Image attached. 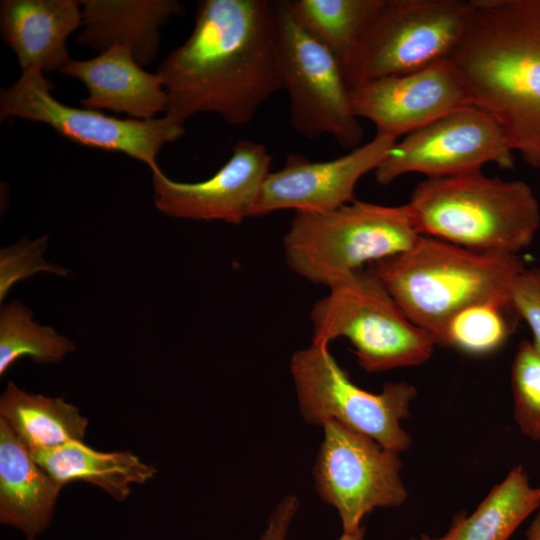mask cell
I'll use <instances>...</instances> for the list:
<instances>
[{"label": "cell", "mask_w": 540, "mask_h": 540, "mask_svg": "<svg viewBox=\"0 0 540 540\" xmlns=\"http://www.w3.org/2000/svg\"><path fill=\"white\" fill-rule=\"evenodd\" d=\"M350 100L357 118L372 122L376 133L397 139L471 105L449 59L411 73L366 81L350 88Z\"/></svg>", "instance_id": "4fadbf2b"}, {"label": "cell", "mask_w": 540, "mask_h": 540, "mask_svg": "<svg viewBox=\"0 0 540 540\" xmlns=\"http://www.w3.org/2000/svg\"><path fill=\"white\" fill-rule=\"evenodd\" d=\"M526 540H540V508L526 530Z\"/></svg>", "instance_id": "f546056e"}, {"label": "cell", "mask_w": 540, "mask_h": 540, "mask_svg": "<svg viewBox=\"0 0 540 540\" xmlns=\"http://www.w3.org/2000/svg\"><path fill=\"white\" fill-rule=\"evenodd\" d=\"M408 318L439 345L449 321L475 303L510 299L519 255L488 253L421 235L403 253L367 266Z\"/></svg>", "instance_id": "3957f363"}, {"label": "cell", "mask_w": 540, "mask_h": 540, "mask_svg": "<svg viewBox=\"0 0 540 540\" xmlns=\"http://www.w3.org/2000/svg\"><path fill=\"white\" fill-rule=\"evenodd\" d=\"M271 162L265 146L241 140L228 161L204 181L178 182L156 169L152 171L155 206L174 218L239 224L254 216Z\"/></svg>", "instance_id": "9a60e30c"}, {"label": "cell", "mask_w": 540, "mask_h": 540, "mask_svg": "<svg viewBox=\"0 0 540 540\" xmlns=\"http://www.w3.org/2000/svg\"><path fill=\"white\" fill-rule=\"evenodd\" d=\"M397 141L376 133L369 142L329 161L289 155L284 166L264 180L254 216L282 209L324 212L355 201L358 181L374 172Z\"/></svg>", "instance_id": "5bb4252c"}, {"label": "cell", "mask_w": 540, "mask_h": 540, "mask_svg": "<svg viewBox=\"0 0 540 540\" xmlns=\"http://www.w3.org/2000/svg\"><path fill=\"white\" fill-rule=\"evenodd\" d=\"M471 10V0H386L343 68L349 89L449 59Z\"/></svg>", "instance_id": "ba28073f"}, {"label": "cell", "mask_w": 540, "mask_h": 540, "mask_svg": "<svg viewBox=\"0 0 540 540\" xmlns=\"http://www.w3.org/2000/svg\"><path fill=\"white\" fill-rule=\"evenodd\" d=\"M296 23L326 47L342 70L386 0H285Z\"/></svg>", "instance_id": "603a6c76"}, {"label": "cell", "mask_w": 540, "mask_h": 540, "mask_svg": "<svg viewBox=\"0 0 540 540\" xmlns=\"http://www.w3.org/2000/svg\"><path fill=\"white\" fill-rule=\"evenodd\" d=\"M290 373L304 421L322 426L334 420L398 453L407 451L410 434L401 421L410 414L417 389L407 382H387L371 393L349 378L326 345L311 344L297 350Z\"/></svg>", "instance_id": "52a82bcc"}, {"label": "cell", "mask_w": 540, "mask_h": 540, "mask_svg": "<svg viewBox=\"0 0 540 540\" xmlns=\"http://www.w3.org/2000/svg\"><path fill=\"white\" fill-rule=\"evenodd\" d=\"M420 236L406 204L355 200L330 211H296L283 246L296 274L329 287L365 265L408 251Z\"/></svg>", "instance_id": "5b68a950"}, {"label": "cell", "mask_w": 540, "mask_h": 540, "mask_svg": "<svg viewBox=\"0 0 540 540\" xmlns=\"http://www.w3.org/2000/svg\"><path fill=\"white\" fill-rule=\"evenodd\" d=\"M494 163L514 166V151L500 124L487 112L469 105L456 109L397 141L374 170L387 185L409 173L427 178L457 176Z\"/></svg>", "instance_id": "7c38bea8"}, {"label": "cell", "mask_w": 540, "mask_h": 540, "mask_svg": "<svg viewBox=\"0 0 540 540\" xmlns=\"http://www.w3.org/2000/svg\"><path fill=\"white\" fill-rule=\"evenodd\" d=\"M539 508L540 487L533 486L523 466L517 465L470 515L457 513L444 535L420 534L411 540H509Z\"/></svg>", "instance_id": "44dd1931"}, {"label": "cell", "mask_w": 540, "mask_h": 540, "mask_svg": "<svg viewBox=\"0 0 540 540\" xmlns=\"http://www.w3.org/2000/svg\"><path fill=\"white\" fill-rule=\"evenodd\" d=\"M53 83L39 70L21 73L0 93V119L21 118L44 123L77 144L120 152L159 169L164 145L179 139L185 129L168 116L151 120L117 118L89 108L65 105L52 95Z\"/></svg>", "instance_id": "30bf717a"}, {"label": "cell", "mask_w": 540, "mask_h": 540, "mask_svg": "<svg viewBox=\"0 0 540 540\" xmlns=\"http://www.w3.org/2000/svg\"><path fill=\"white\" fill-rule=\"evenodd\" d=\"M449 57L470 103L503 128L514 151L540 169V0H471Z\"/></svg>", "instance_id": "7a4b0ae2"}, {"label": "cell", "mask_w": 540, "mask_h": 540, "mask_svg": "<svg viewBox=\"0 0 540 540\" xmlns=\"http://www.w3.org/2000/svg\"><path fill=\"white\" fill-rule=\"evenodd\" d=\"M32 311L14 301L0 310V376L22 357L36 363H55L76 350L75 344L51 326L32 320Z\"/></svg>", "instance_id": "cb8c5ba5"}, {"label": "cell", "mask_w": 540, "mask_h": 540, "mask_svg": "<svg viewBox=\"0 0 540 540\" xmlns=\"http://www.w3.org/2000/svg\"><path fill=\"white\" fill-rule=\"evenodd\" d=\"M300 501L295 495L284 497L271 512L259 540H287Z\"/></svg>", "instance_id": "f1b7e54d"}, {"label": "cell", "mask_w": 540, "mask_h": 540, "mask_svg": "<svg viewBox=\"0 0 540 540\" xmlns=\"http://www.w3.org/2000/svg\"><path fill=\"white\" fill-rule=\"evenodd\" d=\"M510 301L532 332V343L540 351V268H524L515 279Z\"/></svg>", "instance_id": "83f0119b"}, {"label": "cell", "mask_w": 540, "mask_h": 540, "mask_svg": "<svg viewBox=\"0 0 540 540\" xmlns=\"http://www.w3.org/2000/svg\"><path fill=\"white\" fill-rule=\"evenodd\" d=\"M0 419L30 452L84 442L88 420L59 397L33 394L9 382L0 397Z\"/></svg>", "instance_id": "7402d4cb"}, {"label": "cell", "mask_w": 540, "mask_h": 540, "mask_svg": "<svg viewBox=\"0 0 540 540\" xmlns=\"http://www.w3.org/2000/svg\"><path fill=\"white\" fill-rule=\"evenodd\" d=\"M364 533L365 528L362 526L360 529L352 533L342 532L339 540H364Z\"/></svg>", "instance_id": "4dcf8cb0"}, {"label": "cell", "mask_w": 540, "mask_h": 540, "mask_svg": "<svg viewBox=\"0 0 540 540\" xmlns=\"http://www.w3.org/2000/svg\"><path fill=\"white\" fill-rule=\"evenodd\" d=\"M514 419L520 432L540 442V351L522 340L511 364Z\"/></svg>", "instance_id": "484cf974"}, {"label": "cell", "mask_w": 540, "mask_h": 540, "mask_svg": "<svg viewBox=\"0 0 540 540\" xmlns=\"http://www.w3.org/2000/svg\"><path fill=\"white\" fill-rule=\"evenodd\" d=\"M81 4L83 29L78 43L100 53L122 45L141 66L157 58L160 28L185 10L176 0H84Z\"/></svg>", "instance_id": "ac0fdd59"}, {"label": "cell", "mask_w": 540, "mask_h": 540, "mask_svg": "<svg viewBox=\"0 0 540 540\" xmlns=\"http://www.w3.org/2000/svg\"><path fill=\"white\" fill-rule=\"evenodd\" d=\"M420 235L479 252L515 254L540 227V206L521 180L481 171L426 178L405 203Z\"/></svg>", "instance_id": "277c9868"}, {"label": "cell", "mask_w": 540, "mask_h": 540, "mask_svg": "<svg viewBox=\"0 0 540 540\" xmlns=\"http://www.w3.org/2000/svg\"><path fill=\"white\" fill-rule=\"evenodd\" d=\"M60 72L84 84L88 95L80 103L85 108L125 113L138 120L166 113L168 97L160 76L145 71L122 45L90 59H71Z\"/></svg>", "instance_id": "2e32d148"}, {"label": "cell", "mask_w": 540, "mask_h": 540, "mask_svg": "<svg viewBox=\"0 0 540 540\" xmlns=\"http://www.w3.org/2000/svg\"><path fill=\"white\" fill-rule=\"evenodd\" d=\"M329 288L310 312L312 344L347 338L358 364L377 373L428 361L436 343L413 323L368 268L353 271Z\"/></svg>", "instance_id": "8992f818"}, {"label": "cell", "mask_w": 540, "mask_h": 540, "mask_svg": "<svg viewBox=\"0 0 540 540\" xmlns=\"http://www.w3.org/2000/svg\"><path fill=\"white\" fill-rule=\"evenodd\" d=\"M313 467L315 489L334 507L342 532L360 529L363 518L376 508L398 507L408 491L401 477L398 452L370 437L329 420Z\"/></svg>", "instance_id": "8fae6325"}, {"label": "cell", "mask_w": 540, "mask_h": 540, "mask_svg": "<svg viewBox=\"0 0 540 540\" xmlns=\"http://www.w3.org/2000/svg\"><path fill=\"white\" fill-rule=\"evenodd\" d=\"M276 4L280 72L292 128L307 139L329 135L344 148L360 146L364 129L353 112L341 64L296 23L285 0Z\"/></svg>", "instance_id": "9c48e42d"}, {"label": "cell", "mask_w": 540, "mask_h": 540, "mask_svg": "<svg viewBox=\"0 0 540 540\" xmlns=\"http://www.w3.org/2000/svg\"><path fill=\"white\" fill-rule=\"evenodd\" d=\"M156 73L168 97L165 115L177 123L207 112L247 125L283 90L276 1H199L190 36Z\"/></svg>", "instance_id": "6da1fadb"}, {"label": "cell", "mask_w": 540, "mask_h": 540, "mask_svg": "<svg viewBox=\"0 0 540 540\" xmlns=\"http://www.w3.org/2000/svg\"><path fill=\"white\" fill-rule=\"evenodd\" d=\"M519 318L510 299L475 303L449 321L439 345L471 355L489 354L503 346Z\"/></svg>", "instance_id": "d4e9b609"}, {"label": "cell", "mask_w": 540, "mask_h": 540, "mask_svg": "<svg viewBox=\"0 0 540 540\" xmlns=\"http://www.w3.org/2000/svg\"><path fill=\"white\" fill-rule=\"evenodd\" d=\"M80 5L75 0L1 1V35L21 73L60 71L71 60L66 41L83 24Z\"/></svg>", "instance_id": "e0dca14e"}, {"label": "cell", "mask_w": 540, "mask_h": 540, "mask_svg": "<svg viewBox=\"0 0 540 540\" xmlns=\"http://www.w3.org/2000/svg\"><path fill=\"white\" fill-rule=\"evenodd\" d=\"M48 238L40 237L33 242H20L5 247L0 252V300L8 294L10 288L18 281L44 271L67 276L68 271L44 260L43 254Z\"/></svg>", "instance_id": "4316f807"}, {"label": "cell", "mask_w": 540, "mask_h": 540, "mask_svg": "<svg viewBox=\"0 0 540 540\" xmlns=\"http://www.w3.org/2000/svg\"><path fill=\"white\" fill-rule=\"evenodd\" d=\"M30 453L61 489L68 483L83 481L103 489L119 502L129 496L131 485L144 484L157 473L153 465L131 451H97L82 441Z\"/></svg>", "instance_id": "ffe728a7"}, {"label": "cell", "mask_w": 540, "mask_h": 540, "mask_svg": "<svg viewBox=\"0 0 540 540\" xmlns=\"http://www.w3.org/2000/svg\"><path fill=\"white\" fill-rule=\"evenodd\" d=\"M60 490L0 419V522L35 540L50 525Z\"/></svg>", "instance_id": "d6986e66"}]
</instances>
